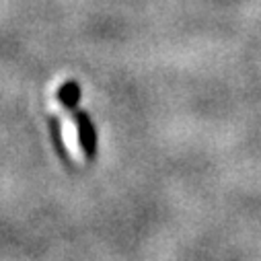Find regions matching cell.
<instances>
[{"label": "cell", "mask_w": 261, "mask_h": 261, "mask_svg": "<svg viewBox=\"0 0 261 261\" xmlns=\"http://www.w3.org/2000/svg\"><path fill=\"white\" fill-rule=\"evenodd\" d=\"M51 111L58 117V127H60L64 148L72 156V161L83 163L89 152V142L85 138V127H83L79 115L68 107L64 95H56L51 99Z\"/></svg>", "instance_id": "6da1fadb"}]
</instances>
